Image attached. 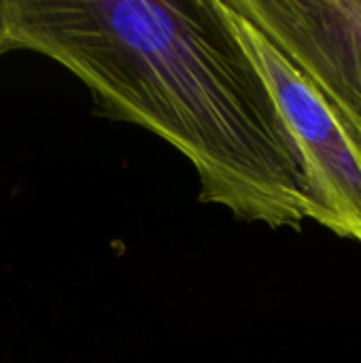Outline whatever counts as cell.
Returning a JSON list of instances; mask_svg holds the SVG:
<instances>
[{
    "label": "cell",
    "instance_id": "1",
    "mask_svg": "<svg viewBox=\"0 0 361 363\" xmlns=\"http://www.w3.org/2000/svg\"><path fill=\"white\" fill-rule=\"evenodd\" d=\"M72 72L98 115L185 155L200 200L268 228L321 225L296 140L219 0H0V55Z\"/></svg>",
    "mask_w": 361,
    "mask_h": 363
},
{
    "label": "cell",
    "instance_id": "2",
    "mask_svg": "<svg viewBox=\"0 0 361 363\" xmlns=\"http://www.w3.org/2000/svg\"><path fill=\"white\" fill-rule=\"evenodd\" d=\"M238 45L264 79L304 162L321 225L361 242V138L321 89L236 6L219 0Z\"/></svg>",
    "mask_w": 361,
    "mask_h": 363
},
{
    "label": "cell",
    "instance_id": "3",
    "mask_svg": "<svg viewBox=\"0 0 361 363\" xmlns=\"http://www.w3.org/2000/svg\"><path fill=\"white\" fill-rule=\"evenodd\" d=\"M361 138V0H232Z\"/></svg>",
    "mask_w": 361,
    "mask_h": 363
}]
</instances>
